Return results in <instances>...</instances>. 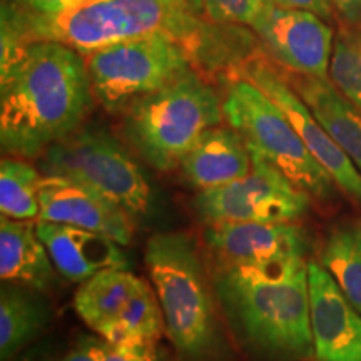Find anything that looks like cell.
I'll use <instances>...</instances> for the list:
<instances>
[{
  "mask_svg": "<svg viewBox=\"0 0 361 361\" xmlns=\"http://www.w3.org/2000/svg\"><path fill=\"white\" fill-rule=\"evenodd\" d=\"M87 61L54 40H34L0 72V146L32 159L82 126L92 106Z\"/></svg>",
  "mask_w": 361,
  "mask_h": 361,
  "instance_id": "1",
  "label": "cell"
},
{
  "mask_svg": "<svg viewBox=\"0 0 361 361\" xmlns=\"http://www.w3.org/2000/svg\"><path fill=\"white\" fill-rule=\"evenodd\" d=\"M211 278L224 319L247 355L259 361L314 358L305 258L261 264L218 259Z\"/></svg>",
  "mask_w": 361,
  "mask_h": 361,
  "instance_id": "2",
  "label": "cell"
},
{
  "mask_svg": "<svg viewBox=\"0 0 361 361\" xmlns=\"http://www.w3.org/2000/svg\"><path fill=\"white\" fill-rule=\"evenodd\" d=\"M6 6L29 42L54 40L82 54L84 57L111 45L129 40L169 35L191 49L196 66L211 69L213 47L219 69L226 61L213 42L202 13L179 0H89L84 6L56 17L34 16L22 11L11 0Z\"/></svg>",
  "mask_w": 361,
  "mask_h": 361,
  "instance_id": "3",
  "label": "cell"
},
{
  "mask_svg": "<svg viewBox=\"0 0 361 361\" xmlns=\"http://www.w3.org/2000/svg\"><path fill=\"white\" fill-rule=\"evenodd\" d=\"M144 261L179 358L219 360L224 340L218 300L196 241L186 233H157L147 239Z\"/></svg>",
  "mask_w": 361,
  "mask_h": 361,
  "instance_id": "4",
  "label": "cell"
},
{
  "mask_svg": "<svg viewBox=\"0 0 361 361\" xmlns=\"http://www.w3.org/2000/svg\"><path fill=\"white\" fill-rule=\"evenodd\" d=\"M224 121L223 99L201 71L189 69L123 111L124 141L159 173L178 169L204 130Z\"/></svg>",
  "mask_w": 361,
  "mask_h": 361,
  "instance_id": "5",
  "label": "cell"
},
{
  "mask_svg": "<svg viewBox=\"0 0 361 361\" xmlns=\"http://www.w3.org/2000/svg\"><path fill=\"white\" fill-rule=\"evenodd\" d=\"M226 124L243 135L256 152L316 200H329L338 188L311 156L281 107L250 79L234 78L223 97Z\"/></svg>",
  "mask_w": 361,
  "mask_h": 361,
  "instance_id": "6",
  "label": "cell"
},
{
  "mask_svg": "<svg viewBox=\"0 0 361 361\" xmlns=\"http://www.w3.org/2000/svg\"><path fill=\"white\" fill-rule=\"evenodd\" d=\"M40 173L69 179L121 206L130 218L152 207V188L139 162L109 130L80 128L40 156Z\"/></svg>",
  "mask_w": 361,
  "mask_h": 361,
  "instance_id": "7",
  "label": "cell"
},
{
  "mask_svg": "<svg viewBox=\"0 0 361 361\" xmlns=\"http://www.w3.org/2000/svg\"><path fill=\"white\" fill-rule=\"evenodd\" d=\"M85 61L94 99L111 114H119L139 97L196 69L191 49L169 35L111 45Z\"/></svg>",
  "mask_w": 361,
  "mask_h": 361,
  "instance_id": "8",
  "label": "cell"
},
{
  "mask_svg": "<svg viewBox=\"0 0 361 361\" xmlns=\"http://www.w3.org/2000/svg\"><path fill=\"white\" fill-rule=\"evenodd\" d=\"M74 310L107 343L159 341L166 331L156 291L128 269H106L80 283Z\"/></svg>",
  "mask_w": 361,
  "mask_h": 361,
  "instance_id": "9",
  "label": "cell"
},
{
  "mask_svg": "<svg viewBox=\"0 0 361 361\" xmlns=\"http://www.w3.org/2000/svg\"><path fill=\"white\" fill-rule=\"evenodd\" d=\"M250 173L194 196L192 207L206 226L218 223H293L310 209L311 196L281 171L251 152Z\"/></svg>",
  "mask_w": 361,
  "mask_h": 361,
  "instance_id": "10",
  "label": "cell"
},
{
  "mask_svg": "<svg viewBox=\"0 0 361 361\" xmlns=\"http://www.w3.org/2000/svg\"><path fill=\"white\" fill-rule=\"evenodd\" d=\"M251 29L271 61L283 71L329 79L336 34L322 17L269 2Z\"/></svg>",
  "mask_w": 361,
  "mask_h": 361,
  "instance_id": "11",
  "label": "cell"
},
{
  "mask_svg": "<svg viewBox=\"0 0 361 361\" xmlns=\"http://www.w3.org/2000/svg\"><path fill=\"white\" fill-rule=\"evenodd\" d=\"M238 75L255 82L281 107L311 156L328 171L338 189L361 204V173L288 84L283 71L263 57H250L239 67Z\"/></svg>",
  "mask_w": 361,
  "mask_h": 361,
  "instance_id": "12",
  "label": "cell"
},
{
  "mask_svg": "<svg viewBox=\"0 0 361 361\" xmlns=\"http://www.w3.org/2000/svg\"><path fill=\"white\" fill-rule=\"evenodd\" d=\"M316 361H361V313L318 261H308Z\"/></svg>",
  "mask_w": 361,
  "mask_h": 361,
  "instance_id": "13",
  "label": "cell"
},
{
  "mask_svg": "<svg viewBox=\"0 0 361 361\" xmlns=\"http://www.w3.org/2000/svg\"><path fill=\"white\" fill-rule=\"evenodd\" d=\"M39 219L69 224L130 245L133 218L121 206L101 194L57 176H44L39 191Z\"/></svg>",
  "mask_w": 361,
  "mask_h": 361,
  "instance_id": "14",
  "label": "cell"
},
{
  "mask_svg": "<svg viewBox=\"0 0 361 361\" xmlns=\"http://www.w3.org/2000/svg\"><path fill=\"white\" fill-rule=\"evenodd\" d=\"M216 259L233 264H261L305 258L306 234L293 223H218L204 229Z\"/></svg>",
  "mask_w": 361,
  "mask_h": 361,
  "instance_id": "15",
  "label": "cell"
},
{
  "mask_svg": "<svg viewBox=\"0 0 361 361\" xmlns=\"http://www.w3.org/2000/svg\"><path fill=\"white\" fill-rule=\"evenodd\" d=\"M37 233L57 273L67 281L84 283L106 269H128L119 243L104 234L40 219Z\"/></svg>",
  "mask_w": 361,
  "mask_h": 361,
  "instance_id": "16",
  "label": "cell"
},
{
  "mask_svg": "<svg viewBox=\"0 0 361 361\" xmlns=\"http://www.w3.org/2000/svg\"><path fill=\"white\" fill-rule=\"evenodd\" d=\"M251 151L231 126H214L200 135L179 169L189 186L204 191L236 180L250 173Z\"/></svg>",
  "mask_w": 361,
  "mask_h": 361,
  "instance_id": "17",
  "label": "cell"
},
{
  "mask_svg": "<svg viewBox=\"0 0 361 361\" xmlns=\"http://www.w3.org/2000/svg\"><path fill=\"white\" fill-rule=\"evenodd\" d=\"M57 269L39 238L35 219H0V278L2 281L49 293L57 284Z\"/></svg>",
  "mask_w": 361,
  "mask_h": 361,
  "instance_id": "18",
  "label": "cell"
},
{
  "mask_svg": "<svg viewBox=\"0 0 361 361\" xmlns=\"http://www.w3.org/2000/svg\"><path fill=\"white\" fill-rule=\"evenodd\" d=\"M283 74L333 141L361 173V111L356 109L329 79L286 71H283Z\"/></svg>",
  "mask_w": 361,
  "mask_h": 361,
  "instance_id": "19",
  "label": "cell"
},
{
  "mask_svg": "<svg viewBox=\"0 0 361 361\" xmlns=\"http://www.w3.org/2000/svg\"><path fill=\"white\" fill-rule=\"evenodd\" d=\"M52 319L44 291L2 281L0 288V360L11 361L37 343Z\"/></svg>",
  "mask_w": 361,
  "mask_h": 361,
  "instance_id": "20",
  "label": "cell"
},
{
  "mask_svg": "<svg viewBox=\"0 0 361 361\" xmlns=\"http://www.w3.org/2000/svg\"><path fill=\"white\" fill-rule=\"evenodd\" d=\"M44 174L22 157L0 162V213L11 219H39V191Z\"/></svg>",
  "mask_w": 361,
  "mask_h": 361,
  "instance_id": "21",
  "label": "cell"
},
{
  "mask_svg": "<svg viewBox=\"0 0 361 361\" xmlns=\"http://www.w3.org/2000/svg\"><path fill=\"white\" fill-rule=\"evenodd\" d=\"M319 263L361 313V234L358 229H335L324 243Z\"/></svg>",
  "mask_w": 361,
  "mask_h": 361,
  "instance_id": "22",
  "label": "cell"
},
{
  "mask_svg": "<svg viewBox=\"0 0 361 361\" xmlns=\"http://www.w3.org/2000/svg\"><path fill=\"white\" fill-rule=\"evenodd\" d=\"M329 80L361 111V29L343 24L338 29L333 47Z\"/></svg>",
  "mask_w": 361,
  "mask_h": 361,
  "instance_id": "23",
  "label": "cell"
},
{
  "mask_svg": "<svg viewBox=\"0 0 361 361\" xmlns=\"http://www.w3.org/2000/svg\"><path fill=\"white\" fill-rule=\"evenodd\" d=\"M273 0H202L204 16L216 24L251 25Z\"/></svg>",
  "mask_w": 361,
  "mask_h": 361,
  "instance_id": "24",
  "label": "cell"
},
{
  "mask_svg": "<svg viewBox=\"0 0 361 361\" xmlns=\"http://www.w3.org/2000/svg\"><path fill=\"white\" fill-rule=\"evenodd\" d=\"M102 361H169L157 341L141 340L126 343H106Z\"/></svg>",
  "mask_w": 361,
  "mask_h": 361,
  "instance_id": "25",
  "label": "cell"
},
{
  "mask_svg": "<svg viewBox=\"0 0 361 361\" xmlns=\"http://www.w3.org/2000/svg\"><path fill=\"white\" fill-rule=\"evenodd\" d=\"M22 11L42 17H56L84 6L89 0H11Z\"/></svg>",
  "mask_w": 361,
  "mask_h": 361,
  "instance_id": "26",
  "label": "cell"
},
{
  "mask_svg": "<svg viewBox=\"0 0 361 361\" xmlns=\"http://www.w3.org/2000/svg\"><path fill=\"white\" fill-rule=\"evenodd\" d=\"M106 343L97 335H82L59 361H102Z\"/></svg>",
  "mask_w": 361,
  "mask_h": 361,
  "instance_id": "27",
  "label": "cell"
},
{
  "mask_svg": "<svg viewBox=\"0 0 361 361\" xmlns=\"http://www.w3.org/2000/svg\"><path fill=\"white\" fill-rule=\"evenodd\" d=\"M273 2L283 7L300 8V11H308L311 13H316V16L322 17L323 20H326L328 24L335 20L336 11L331 0H273Z\"/></svg>",
  "mask_w": 361,
  "mask_h": 361,
  "instance_id": "28",
  "label": "cell"
},
{
  "mask_svg": "<svg viewBox=\"0 0 361 361\" xmlns=\"http://www.w3.org/2000/svg\"><path fill=\"white\" fill-rule=\"evenodd\" d=\"M11 361H59L57 346L51 338H44V340L34 343L32 346H29Z\"/></svg>",
  "mask_w": 361,
  "mask_h": 361,
  "instance_id": "29",
  "label": "cell"
},
{
  "mask_svg": "<svg viewBox=\"0 0 361 361\" xmlns=\"http://www.w3.org/2000/svg\"><path fill=\"white\" fill-rule=\"evenodd\" d=\"M343 24L361 25V0H331Z\"/></svg>",
  "mask_w": 361,
  "mask_h": 361,
  "instance_id": "30",
  "label": "cell"
},
{
  "mask_svg": "<svg viewBox=\"0 0 361 361\" xmlns=\"http://www.w3.org/2000/svg\"><path fill=\"white\" fill-rule=\"evenodd\" d=\"M179 2L186 4V6H189L191 8H194L196 12H200L204 16V7H202V0H179Z\"/></svg>",
  "mask_w": 361,
  "mask_h": 361,
  "instance_id": "31",
  "label": "cell"
},
{
  "mask_svg": "<svg viewBox=\"0 0 361 361\" xmlns=\"http://www.w3.org/2000/svg\"><path fill=\"white\" fill-rule=\"evenodd\" d=\"M356 229H358V233H360V234H361V223H360V224H358V226H356Z\"/></svg>",
  "mask_w": 361,
  "mask_h": 361,
  "instance_id": "32",
  "label": "cell"
}]
</instances>
